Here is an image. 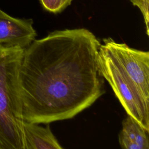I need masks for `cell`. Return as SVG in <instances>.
<instances>
[{
	"label": "cell",
	"instance_id": "obj_1",
	"mask_svg": "<svg viewBox=\"0 0 149 149\" xmlns=\"http://www.w3.org/2000/svg\"><path fill=\"white\" fill-rule=\"evenodd\" d=\"M101 43L84 28L55 30L24 49L19 80L24 121L69 119L105 92Z\"/></svg>",
	"mask_w": 149,
	"mask_h": 149
},
{
	"label": "cell",
	"instance_id": "obj_2",
	"mask_svg": "<svg viewBox=\"0 0 149 149\" xmlns=\"http://www.w3.org/2000/svg\"><path fill=\"white\" fill-rule=\"evenodd\" d=\"M23 51L0 45V149H25L19 80Z\"/></svg>",
	"mask_w": 149,
	"mask_h": 149
},
{
	"label": "cell",
	"instance_id": "obj_3",
	"mask_svg": "<svg viewBox=\"0 0 149 149\" xmlns=\"http://www.w3.org/2000/svg\"><path fill=\"white\" fill-rule=\"evenodd\" d=\"M98 65L101 76L108 82L127 115L149 132V97L104 43L99 48Z\"/></svg>",
	"mask_w": 149,
	"mask_h": 149
},
{
	"label": "cell",
	"instance_id": "obj_4",
	"mask_svg": "<svg viewBox=\"0 0 149 149\" xmlns=\"http://www.w3.org/2000/svg\"><path fill=\"white\" fill-rule=\"evenodd\" d=\"M103 43L143 93L149 97V52L132 48L110 37L104 38Z\"/></svg>",
	"mask_w": 149,
	"mask_h": 149
},
{
	"label": "cell",
	"instance_id": "obj_5",
	"mask_svg": "<svg viewBox=\"0 0 149 149\" xmlns=\"http://www.w3.org/2000/svg\"><path fill=\"white\" fill-rule=\"evenodd\" d=\"M31 19H20L0 8V45L26 48L36 39L37 33Z\"/></svg>",
	"mask_w": 149,
	"mask_h": 149
},
{
	"label": "cell",
	"instance_id": "obj_6",
	"mask_svg": "<svg viewBox=\"0 0 149 149\" xmlns=\"http://www.w3.org/2000/svg\"><path fill=\"white\" fill-rule=\"evenodd\" d=\"M23 132L25 149H62L49 123L45 126L24 121Z\"/></svg>",
	"mask_w": 149,
	"mask_h": 149
},
{
	"label": "cell",
	"instance_id": "obj_7",
	"mask_svg": "<svg viewBox=\"0 0 149 149\" xmlns=\"http://www.w3.org/2000/svg\"><path fill=\"white\" fill-rule=\"evenodd\" d=\"M119 143L123 149H148V132L133 118L127 115L122 122Z\"/></svg>",
	"mask_w": 149,
	"mask_h": 149
},
{
	"label": "cell",
	"instance_id": "obj_8",
	"mask_svg": "<svg viewBox=\"0 0 149 149\" xmlns=\"http://www.w3.org/2000/svg\"><path fill=\"white\" fill-rule=\"evenodd\" d=\"M73 0H40L43 8L47 11L58 13L70 5Z\"/></svg>",
	"mask_w": 149,
	"mask_h": 149
}]
</instances>
